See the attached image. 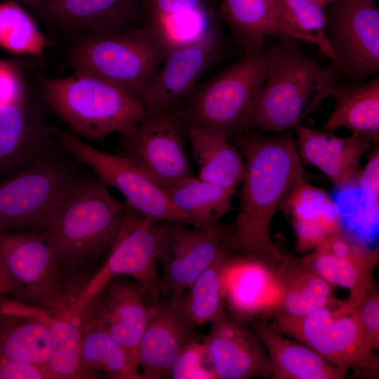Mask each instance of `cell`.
Returning <instances> with one entry per match:
<instances>
[{"label":"cell","mask_w":379,"mask_h":379,"mask_svg":"<svg viewBox=\"0 0 379 379\" xmlns=\"http://www.w3.org/2000/svg\"><path fill=\"white\" fill-rule=\"evenodd\" d=\"M234 139L245 168L239 210L230 225L227 246L276 271L289 255L273 243L270 225L286 194L304 179L300 157L291 133L277 137L241 133Z\"/></svg>","instance_id":"obj_1"},{"label":"cell","mask_w":379,"mask_h":379,"mask_svg":"<svg viewBox=\"0 0 379 379\" xmlns=\"http://www.w3.org/2000/svg\"><path fill=\"white\" fill-rule=\"evenodd\" d=\"M126 204L95 178H72L58 199L44 232L70 301L106 258L121 225Z\"/></svg>","instance_id":"obj_2"},{"label":"cell","mask_w":379,"mask_h":379,"mask_svg":"<svg viewBox=\"0 0 379 379\" xmlns=\"http://www.w3.org/2000/svg\"><path fill=\"white\" fill-rule=\"evenodd\" d=\"M268 49L265 81L256 99L248 130L281 132L318 110L338 84V67L305 55L293 39Z\"/></svg>","instance_id":"obj_3"},{"label":"cell","mask_w":379,"mask_h":379,"mask_svg":"<svg viewBox=\"0 0 379 379\" xmlns=\"http://www.w3.org/2000/svg\"><path fill=\"white\" fill-rule=\"evenodd\" d=\"M44 98L78 137L100 141L127 133L145 116L142 103L119 86L77 72L65 78L40 77Z\"/></svg>","instance_id":"obj_4"},{"label":"cell","mask_w":379,"mask_h":379,"mask_svg":"<svg viewBox=\"0 0 379 379\" xmlns=\"http://www.w3.org/2000/svg\"><path fill=\"white\" fill-rule=\"evenodd\" d=\"M268 58L264 46L246 51L191 94L185 107L173 112L185 128H199L229 139L248 131L266 79Z\"/></svg>","instance_id":"obj_5"},{"label":"cell","mask_w":379,"mask_h":379,"mask_svg":"<svg viewBox=\"0 0 379 379\" xmlns=\"http://www.w3.org/2000/svg\"><path fill=\"white\" fill-rule=\"evenodd\" d=\"M166 54L159 40L145 25L114 33L86 34L73 47L70 63L74 72L112 83L142 105Z\"/></svg>","instance_id":"obj_6"},{"label":"cell","mask_w":379,"mask_h":379,"mask_svg":"<svg viewBox=\"0 0 379 379\" xmlns=\"http://www.w3.org/2000/svg\"><path fill=\"white\" fill-rule=\"evenodd\" d=\"M164 225L150 221L128 206L105 260L75 296L62 317L75 319L112 279L129 277L150 298L166 295L157 264Z\"/></svg>","instance_id":"obj_7"},{"label":"cell","mask_w":379,"mask_h":379,"mask_svg":"<svg viewBox=\"0 0 379 379\" xmlns=\"http://www.w3.org/2000/svg\"><path fill=\"white\" fill-rule=\"evenodd\" d=\"M274 326L310 347L336 367L376 375L379 358L365 342L356 307L346 301L302 316L271 314Z\"/></svg>","instance_id":"obj_8"},{"label":"cell","mask_w":379,"mask_h":379,"mask_svg":"<svg viewBox=\"0 0 379 379\" xmlns=\"http://www.w3.org/2000/svg\"><path fill=\"white\" fill-rule=\"evenodd\" d=\"M0 258L15 301L52 316L65 313L70 301L44 232H0Z\"/></svg>","instance_id":"obj_9"},{"label":"cell","mask_w":379,"mask_h":379,"mask_svg":"<svg viewBox=\"0 0 379 379\" xmlns=\"http://www.w3.org/2000/svg\"><path fill=\"white\" fill-rule=\"evenodd\" d=\"M54 136L65 150L92 169L106 185L119 191L133 211L155 222L190 225L187 218L171 204L165 187L130 158L99 150L74 133L54 128Z\"/></svg>","instance_id":"obj_10"},{"label":"cell","mask_w":379,"mask_h":379,"mask_svg":"<svg viewBox=\"0 0 379 379\" xmlns=\"http://www.w3.org/2000/svg\"><path fill=\"white\" fill-rule=\"evenodd\" d=\"M72 178L63 164L46 157L1 181L0 232H44Z\"/></svg>","instance_id":"obj_11"},{"label":"cell","mask_w":379,"mask_h":379,"mask_svg":"<svg viewBox=\"0 0 379 379\" xmlns=\"http://www.w3.org/2000/svg\"><path fill=\"white\" fill-rule=\"evenodd\" d=\"M164 225L158 263L166 295L175 300L220 255L230 251L226 244L230 225L220 221L192 229L179 222Z\"/></svg>","instance_id":"obj_12"},{"label":"cell","mask_w":379,"mask_h":379,"mask_svg":"<svg viewBox=\"0 0 379 379\" xmlns=\"http://www.w3.org/2000/svg\"><path fill=\"white\" fill-rule=\"evenodd\" d=\"M376 0H336L326 14V34L336 66L354 80L379 69V9Z\"/></svg>","instance_id":"obj_13"},{"label":"cell","mask_w":379,"mask_h":379,"mask_svg":"<svg viewBox=\"0 0 379 379\" xmlns=\"http://www.w3.org/2000/svg\"><path fill=\"white\" fill-rule=\"evenodd\" d=\"M185 129L174 112L145 113L131 130L120 135L121 155L165 187L192 174L184 145Z\"/></svg>","instance_id":"obj_14"},{"label":"cell","mask_w":379,"mask_h":379,"mask_svg":"<svg viewBox=\"0 0 379 379\" xmlns=\"http://www.w3.org/2000/svg\"><path fill=\"white\" fill-rule=\"evenodd\" d=\"M147 318V295L143 289L135 281L117 277L95 295L72 320L79 329L102 330L138 364V347Z\"/></svg>","instance_id":"obj_15"},{"label":"cell","mask_w":379,"mask_h":379,"mask_svg":"<svg viewBox=\"0 0 379 379\" xmlns=\"http://www.w3.org/2000/svg\"><path fill=\"white\" fill-rule=\"evenodd\" d=\"M218 44L214 28L198 39L168 51L144 95L145 113L178 109L215 59Z\"/></svg>","instance_id":"obj_16"},{"label":"cell","mask_w":379,"mask_h":379,"mask_svg":"<svg viewBox=\"0 0 379 379\" xmlns=\"http://www.w3.org/2000/svg\"><path fill=\"white\" fill-rule=\"evenodd\" d=\"M148 318L138 347L142 379L171 376L175 365L192 345L199 343L194 326L171 300L147 296Z\"/></svg>","instance_id":"obj_17"},{"label":"cell","mask_w":379,"mask_h":379,"mask_svg":"<svg viewBox=\"0 0 379 379\" xmlns=\"http://www.w3.org/2000/svg\"><path fill=\"white\" fill-rule=\"evenodd\" d=\"M302 258L330 285L349 290L347 301L355 307L377 286L373 270L379 260L378 248H371L342 230Z\"/></svg>","instance_id":"obj_18"},{"label":"cell","mask_w":379,"mask_h":379,"mask_svg":"<svg viewBox=\"0 0 379 379\" xmlns=\"http://www.w3.org/2000/svg\"><path fill=\"white\" fill-rule=\"evenodd\" d=\"M211 324L201 345L214 378H272L267 352L253 331L225 312Z\"/></svg>","instance_id":"obj_19"},{"label":"cell","mask_w":379,"mask_h":379,"mask_svg":"<svg viewBox=\"0 0 379 379\" xmlns=\"http://www.w3.org/2000/svg\"><path fill=\"white\" fill-rule=\"evenodd\" d=\"M26 92L0 107V174L19 170L46 157L54 135Z\"/></svg>","instance_id":"obj_20"},{"label":"cell","mask_w":379,"mask_h":379,"mask_svg":"<svg viewBox=\"0 0 379 379\" xmlns=\"http://www.w3.org/2000/svg\"><path fill=\"white\" fill-rule=\"evenodd\" d=\"M34 7L60 27L90 34L140 27L145 20L139 0H43Z\"/></svg>","instance_id":"obj_21"},{"label":"cell","mask_w":379,"mask_h":379,"mask_svg":"<svg viewBox=\"0 0 379 379\" xmlns=\"http://www.w3.org/2000/svg\"><path fill=\"white\" fill-rule=\"evenodd\" d=\"M294 128L300 157L319 169L337 189L355 185L361 158L372 142L368 136L340 137L300 124Z\"/></svg>","instance_id":"obj_22"},{"label":"cell","mask_w":379,"mask_h":379,"mask_svg":"<svg viewBox=\"0 0 379 379\" xmlns=\"http://www.w3.org/2000/svg\"><path fill=\"white\" fill-rule=\"evenodd\" d=\"M293 226L296 249L313 250L342 230V215L337 204L323 189L302 179L286 194L281 206Z\"/></svg>","instance_id":"obj_23"},{"label":"cell","mask_w":379,"mask_h":379,"mask_svg":"<svg viewBox=\"0 0 379 379\" xmlns=\"http://www.w3.org/2000/svg\"><path fill=\"white\" fill-rule=\"evenodd\" d=\"M145 25L166 53L192 42L213 28L206 0H139Z\"/></svg>","instance_id":"obj_24"},{"label":"cell","mask_w":379,"mask_h":379,"mask_svg":"<svg viewBox=\"0 0 379 379\" xmlns=\"http://www.w3.org/2000/svg\"><path fill=\"white\" fill-rule=\"evenodd\" d=\"M50 316L18 302H13L7 312H0V355L48 371Z\"/></svg>","instance_id":"obj_25"},{"label":"cell","mask_w":379,"mask_h":379,"mask_svg":"<svg viewBox=\"0 0 379 379\" xmlns=\"http://www.w3.org/2000/svg\"><path fill=\"white\" fill-rule=\"evenodd\" d=\"M253 331L265 347L274 379H341L347 371L303 344L291 341L265 321L253 320Z\"/></svg>","instance_id":"obj_26"},{"label":"cell","mask_w":379,"mask_h":379,"mask_svg":"<svg viewBox=\"0 0 379 379\" xmlns=\"http://www.w3.org/2000/svg\"><path fill=\"white\" fill-rule=\"evenodd\" d=\"M220 10L246 51L263 46L265 39L272 36L303 41L284 22L277 0H221Z\"/></svg>","instance_id":"obj_27"},{"label":"cell","mask_w":379,"mask_h":379,"mask_svg":"<svg viewBox=\"0 0 379 379\" xmlns=\"http://www.w3.org/2000/svg\"><path fill=\"white\" fill-rule=\"evenodd\" d=\"M275 273L281 291L280 307L276 312L302 316L340 302L333 296V286L314 271L303 258L288 255Z\"/></svg>","instance_id":"obj_28"},{"label":"cell","mask_w":379,"mask_h":379,"mask_svg":"<svg viewBox=\"0 0 379 379\" xmlns=\"http://www.w3.org/2000/svg\"><path fill=\"white\" fill-rule=\"evenodd\" d=\"M335 106L324 124L326 132L345 128L352 133L378 141L379 136V78L357 85H337L331 95Z\"/></svg>","instance_id":"obj_29"},{"label":"cell","mask_w":379,"mask_h":379,"mask_svg":"<svg viewBox=\"0 0 379 379\" xmlns=\"http://www.w3.org/2000/svg\"><path fill=\"white\" fill-rule=\"evenodd\" d=\"M198 176L235 192L244 174V159L230 139L199 128L187 130Z\"/></svg>","instance_id":"obj_30"},{"label":"cell","mask_w":379,"mask_h":379,"mask_svg":"<svg viewBox=\"0 0 379 379\" xmlns=\"http://www.w3.org/2000/svg\"><path fill=\"white\" fill-rule=\"evenodd\" d=\"M171 204L194 227L220 221L230 210L232 191L191 174L166 187Z\"/></svg>","instance_id":"obj_31"},{"label":"cell","mask_w":379,"mask_h":379,"mask_svg":"<svg viewBox=\"0 0 379 379\" xmlns=\"http://www.w3.org/2000/svg\"><path fill=\"white\" fill-rule=\"evenodd\" d=\"M230 251L220 255L178 300H171L183 317L197 326L211 322L225 311V276L232 260Z\"/></svg>","instance_id":"obj_32"},{"label":"cell","mask_w":379,"mask_h":379,"mask_svg":"<svg viewBox=\"0 0 379 379\" xmlns=\"http://www.w3.org/2000/svg\"><path fill=\"white\" fill-rule=\"evenodd\" d=\"M81 361L86 378L142 379L139 366L109 335L97 328L79 329Z\"/></svg>","instance_id":"obj_33"},{"label":"cell","mask_w":379,"mask_h":379,"mask_svg":"<svg viewBox=\"0 0 379 379\" xmlns=\"http://www.w3.org/2000/svg\"><path fill=\"white\" fill-rule=\"evenodd\" d=\"M243 275L238 277L239 286L234 287L232 296L241 310L270 317L280 307L281 291L277 276L262 262L242 256Z\"/></svg>","instance_id":"obj_34"},{"label":"cell","mask_w":379,"mask_h":379,"mask_svg":"<svg viewBox=\"0 0 379 379\" xmlns=\"http://www.w3.org/2000/svg\"><path fill=\"white\" fill-rule=\"evenodd\" d=\"M50 351L47 370L51 378H86L81 361V338L77 324L62 316L48 319Z\"/></svg>","instance_id":"obj_35"},{"label":"cell","mask_w":379,"mask_h":379,"mask_svg":"<svg viewBox=\"0 0 379 379\" xmlns=\"http://www.w3.org/2000/svg\"><path fill=\"white\" fill-rule=\"evenodd\" d=\"M47 41L31 15L16 1L0 2V47L17 54H41Z\"/></svg>","instance_id":"obj_36"},{"label":"cell","mask_w":379,"mask_h":379,"mask_svg":"<svg viewBox=\"0 0 379 379\" xmlns=\"http://www.w3.org/2000/svg\"><path fill=\"white\" fill-rule=\"evenodd\" d=\"M277 2L286 25L302 37L303 42L316 45L336 65V58L326 34L324 8L312 0H277Z\"/></svg>","instance_id":"obj_37"},{"label":"cell","mask_w":379,"mask_h":379,"mask_svg":"<svg viewBox=\"0 0 379 379\" xmlns=\"http://www.w3.org/2000/svg\"><path fill=\"white\" fill-rule=\"evenodd\" d=\"M364 339L370 348L379 349V293L377 287L369 291L356 306Z\"/></svg>","instance_id":"obj_38"},{"label":"cell","mask_w":379,"mask_h":379,"mask_svg":"<svg viewBox=\"0 0 379 379\" xmlns=\"http://www.w3.org/2000/svg\"><path fill=\"white\" fill-rule=\"evenodd\" d=\"M203 352V347L199 343L189 347L172 370L171 378H214L213 373L209 371H206L200 364Z\"/></svg>","instance_id":"obj_39"},{"label":"cell","mask_w":379,"mask_h":379,"mask_svg":"<svg viewBox=\"0 0 379 379\" xmlns=\"http://www.w3.org/2000/svg\"><path fill=\"white\" fill-rule=\"evenodd\" d=\"M358 185L368 203L378 211L379 197V154L373 152L365 166L360 168L355 185Z\"/></svg>","instance_id":"obj_40"},{"label":"cell","mask_w":379,"mask_h":379,"mask_svg":"<svg viewBox=\"0 0 379 379\" xmlns=\"http://www.w3.org/2000/svg\"><path fill=\"white\" fill-rule=\"evenodd\" d=\"M25 93L20 72L13 63L4 61L0 66V107Z\"/></svg>","instance_id":"obj_41"},{"label":"cell","mask_w":379,"mask_h":379,"mask_svg":"<svg viewBox=\"0 0 379 379\" xmlns=\"http://www.w3.org/2000/svg\"><path fill=\"white\" fill-rule=\"evenodd\" d=\"M51 379L48 372L30 364L0 355V379Z\"/></svg>","instance_id":"obj_42"},{"label":"cell","mask_w":379,"mask_h":379,"mask_svg":"<svg viewBox=\"0 0 379 379\" xmlns=\"http://www.w3.org/2000/svg\"><path fill=\"white\" fill-rule=\"evenodd\" d=\"M13 300H15L14 288L0 258V307Z\"/></svg>","instance_id":"obj_43"},{"label":"cell","mask_w":379,"mask_h":379,"mask_svg":"<svg viewBox=\"0 0 379 379\" xmlns=\"http://www.w3.org/2000/svg\"><path fill=\"white\" fill-rule=\"evenodd\" d=\"M22 1L27 4L34 6L39 4V3H41L43 0H22Z\"/></svg>","instance_id":"obj_44"},{"label":"cell","mask_w":379,"mask_h":379,"mask_svg":"<svg viewBox=\"0 0 379 379\" xmlns=\"http://www.w3.org/2000/svg\"><path fill=\"white\" fill-rule=\"evenodd\" d=\"M336 0H321L322 5L324 7H325L327 4H331L332 2L335 1Z\"/></svg>","instance_id":"obj_45"},{"label":"cell","mask_w":379,"mask_h":379,"mask_svg":"<svg viewBox=\"0 0 379 379\" xmlns=\"http://www.w3.org/2000/svg\"><path fill=\"white\" fill-rule=\"evenodd\" d=\"M314 2H315L316 4H317L318 5H319L320 6H321L322 8H324L322 5V1L321 0H312Z\"/></svg>","instance_id":"obj_46"},{"label":"cell","mask_w":379,"mask_h":379,"mask_svg":"<svg viewBox=\"0 0 379 379\" xmlns=\"http://www.w3.org/2000/svg\"><path fill=\"white\" fill-rule=\"evenodd\" d=\"M4 60H0V66L3 64Z\"/></svg>","instance_id":"obj_47"}]
</instances>
